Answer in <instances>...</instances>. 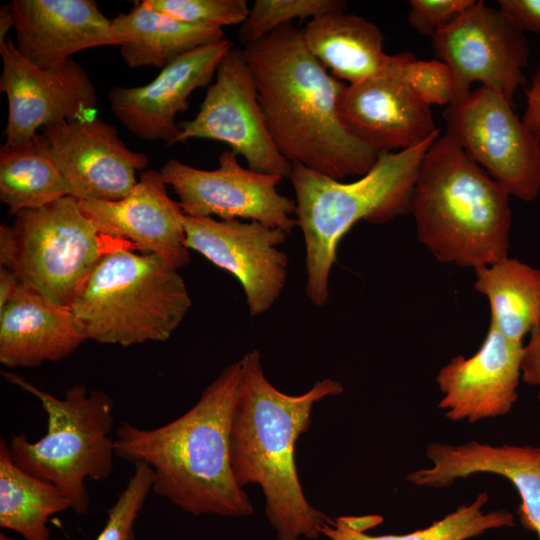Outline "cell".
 <instances>
[{"mask_svg":"<svg viewBox=\"0 0 540 540\" xmlns=\"http://www.w3.org/2000/svg\"><path fill=\"white\" fill-rule=\"evenodd\" d=\"M242 52L268 131L289 162L336 180L372 169L379 154L340 120L346 85L309 52L300 29L285 25Z\"/></svg>","mask_w":540,"mask_h":540,"instance_id":"obj_1","label":"cell"},{"mask_svg":"<svg viewBox=\"0 0 540 540\" xmlns=\"http://www.w3.org/2000/svg\"><path fill=\"white\" fill-rule=\"evenodd\" d=\"M242 376L226 366L187 412L153 429L122 421L115 455L153 474L152 492L194 516L244 517L254 508L234 476L231 429Z\"/></svg>","mask_w":540,"mask_h":540,"instance_id":"obj_2","label":"cell"},{"mask_svg":"<svg viewBox=\"0 0 540 540\" xmlns=\"http://www.w3.org/2000/svg\"><path fill=\"white\" fill-rule=\"evenodd\" d=\"M242 376L231 429V463L243 488L257 484L265 514L279 540L318 538L327 516L310 505L299 481L295 444L311 424L313 406L340 395L333 379L316 381L300 395H288L266 378L257 350L240 360Z\"/></svg>","mask_w":540,"mask_h":540,"instance_id":"obj_3","label":"cell"},{"mask_svg":"<svg viewBox=\"0 0 540 540\" xmlns=\"http://www.w3.org/2000/svg\"><path fill=\"white\" fill-rule=\"evenodd\" d=\"M509 199L446 132L427 150L414 184L417 237L440 262L474 269L493 264L508 256Z\"/></svg>","mask_w":540,"mask_h":540,"instance_id":"obj_4","label":"cell"},{"mask_svg":"<svg viewBox=\"0 0 540 540\" xmlns=\"http://www.w3.org/2000/svg\"><path fill=\"white\" fill-rule=\"evenodd\" d=\"M439 135L409 149L380 154L368 173L351 182L292 164L289 178L305 242V292L314 305L322 307L329 300L337 246L354 224L387 223L411 212L418 170Z\"/></svg>","mask_w":540,"mask_h":540,"instance_id":"obj_5","label":"cell"},{"mask_svg":"<svg viewBox=\"0 0 540 540\" xmlns=\"http://www.w3.org/2000/svg\"><path fill=\"white\" fill-rule=\"evenodd\" d=\"M191 304L178 270L122 247L100 259L71 309L87 340L127 347L170 338Z\"/></svg>","mask_w":540,"mask_h":540,"instance_id":"obj_6","label":"cell"},{"mask_svg":"<svg viewBox=\"0 0 540 540\" xmlns=\"http://www.w3.org/2000/svg\"><path fill=\"white\" fill-rule=\"evenodd\" d=\"M2 375L38 399L47 416V431L39 440L31 442L25 434L11 437L8 447L13 461L27 473L53 483L74 512L86 514L90 505L86 481L104 480L113 470V400L82 384L58 398L15 373Z\"/></svg>","mask_w":540,"mask_h":540,"instance_id":"obj_7","label":"cell"},{"mask_svg":"<svg viewBox=\"0 0 540 540\" xmlns=\"http://www.w3.org/2000/svg\"><path fill=\"white\" fill-rule=\"evenodd\" d=\"M14 216L13 271L21 284L59 305H72L106 253L132 244L101 234L72 196Z\"/></svg>","mask_w":540,"mask_h":540,"instance_id":"obj_8","label":"cell"},{"mask_svg":"<svg viewBox=\"0 0 540 540\" xmlns=\"http://www.w3.org/2000/svg\"><path fill=\"white\" fill-rule=\"evenodd\" d=\"M447 132L510 196L540 194V139L501 94L480 86L449 106Z\"/></svg>","mask_w":540,"mask_h":540,"instance_id":"obj_9","label":"cell"},{"mask_svg":"<svg viewBox=\"0 0 540 540\" xmlns=\"http://www.w3.org/2000/svg\"><path fill=\"white\" fill-rule=\"evenodd\" d=\"M431 39L437 57L453 75L454 96L449 106L463 101L474 82L513 103L517 88L525 81L530 50L524 33L500 9L476 1Z\"/></svg>","mask_w":540,"mask_h":540,"instance_id":"obj_10","label":"cell"},{"mask_svg":"<svg viewBox=\"0 0 540 540\" xmlns=\"http://www.w3.org/2000/svg\"><path fill=\"white\" fill-rule=\"evenodd\" d=\"M179 127L172 145L193 138L224 142L244 157L249 169L290 177L292 163L280 153L268 131L242 49L232 47L226 53L198 113Z\"/></svg>","mask_w":540,"mask_h":540,"instance_id":"obj_11","label":"cell"},{"mask_svg":"<svg viewBox=\"0 0 540 540\" xmlns=\"http://www.w3.org/2000/svg\"><path fill=\"white\" fill-rule=\"evenodd\" d=\"M218 163L204 170L170 159L160 170L185 215L255 221L287 234L297 226L296 202L278 191L282 177L242 167L232 150L223 151Z\"/></svg>","mask_w":540,"mask_h":540,"instance_id":"obj_12","label":"cell"},{"mask_svg":"<svg viewBox=\"0 0 540 540\" xmlns=\"http://www.w3.org/2000/svg\"><path fill=\"white\" fill-rule=\"evenodd\" d=\"M0 55V90L8 100L4 146L25 144L41 128L84 120L96 110L95 86L72 59L57 67L41 68L24 57L10 39L0 44Z\"/></svg>","mask_w":540,"mask_h":540,"instance_id":"obj_13","label":"cell"},{"mask_svg":"<svg viewBox=\"0 0 540 540\" xmlns=\"http://www.w3.org/2000/svg\"><path fill=\"white\" fill-rule=\"evenodd\" d=\"M186 245L241 284L250 315L271 309L285 288L287 233L255 221L184 216Z\"/></svg>","mask_w":540,"mask_h":540,"instance_id":"obj_14","label":"cell"},{"mask_svg":"<svg viewBox=\"0 0 540 540\" xmlns=\"http://www.w3.org/2000/svg\"><path fill=\"white\" fill-rule=\"evenodd\" d=\"M51 155L79 200L118 201L126 197L149 159L131 150L111 124L94 117L60 121L43 129Z\"/></svg>","mask_w":540,"mask_h":540,"instance_id":"obj_15","label":"cell"},{"mask_svg":"<svg viewBox=\"0 0 540 540\" xmlns=\"http://www.w3.org/2000/svg\"><path fill=\"white\" fill-rule=\"evenodd\" d=\"M405 55H394L386 71L346 85L339 101L345 129L379 155L415 147L440 134L430 106L400 75Z\"/></svg>","mask_w":540,"mask_h":540,"instance_id":"obj_16","label":"cell"},{"mask_svg":"<svg viewBox=\"0 0 540 540\" xmlns=\"http://www.w3.org/2000/svg\"><path fill=\"white\" fill-rule=\"evenodd\" d=\"M232 47L227 39L201 46L173 60L146 85L113 87L108 93L112 112L138 138L172 145L180 131L177 114L194 90L211 82Z\"/></svg>","mask_w":540,"mask_h":540,"instance_id":"obj_17","label":"cell"},{"mask_svg":"<svg viewBox=\"0 0 540 540\" xmlns=\"http://www.w3.org/2000/svg\"><path fill=\"white\" fill-rule=\"evenodd\" d=\"M523 352V343L489 326L474 355L456 356L438 372V407L449 420L469 423L508 414L518 398Z\"/></svg>","mask_w":540,"mask_h":540,"instance_id":"obj_18","label":"cell"},{"mask_svg":"<svg viewBox=\"0 0 540 540\" xmlns=\"http://www.w3.org/2000/svg\"><path fill=\"white\" fill-rule=\"evenodd\" d=\"M160 171L144 170L133 190L118 201L79 200L98 231L159 256L176 270L190 262L184 216L171 199Z\"/></svg>","mask_w":540,"mask_h":540,"instance_id":"obj_19","label":"cell"},{"mask_svg":"<svg viewBox=\"0 0 540 540\" xmlns=\"http://www.w3.org/2000/svg\"><path fill=\"white\" fill-rule=\"evenodd\" d=\"M16 47L41 68L60 66L85 49L116 45L107 19L93 0H13Z\"/></svg>","mask_w":540,"mask_h":540,"instance_id":"obj_20","label":"cell"},{"mask_svg":"<svg viewBox=\"0 0 540 540\" xmlns=\"http://www.w3.org/2000/svg\"><path fill=\"white\" fill-rule=\"evenodd\" d=\"M426 456L432 466L407 476L414 485L442 488L477 473L505 477L521 497L520 513L526 527L540 540V447L471 441L460 445L429 444Z\"/></svg>","mask_w":540,"mask_h":540,"instance_id":"obj_21","label":"cell"},{"mask_svg":"<svg viewBox=\"0 0 540 540\" xmlns=\"http://www.w3.org/2000/svg\"><path fill=\"white\" fill-rule=\"evenodd\" d=\"M85 341L71 306L56 304L21 283L0 310V362L6 367L59 361Z\"/></svg>","mask_w":540,"mask_h":540,"instance_id":"obj_22","label":"cell"},{"mask_svg":"<svg viewBox=\"0 0 540 540\" xmlns=\"http://www.w3.org/2000/svg\"><path fill=\"white\" fill-rule=\"evenodd\" d=\"M302 31L309 52L338 80L361 82L386 71L394 58L373 22L345 12L310 19Z\"/></svg>","mask_w":540,"mask_h":540,"instance_id":"obj_23","label":"cell"},{"mask_svg":"<svg viewBox=\"0 0 540 540\" xmlns=\"http://www.w3.org/2000/svg\"><path fill=\"white\" fill-rule=\"evenodd\" d=\"M111 29L124 62L131 68L163 69L189 51L225 39L222 28L185 23L150 9L142 1L111 19Z\"/></svg>","mask_w":540,"mask_h":540,"instance_id":"obj_24","label":"cell"},{"mask_svg":"<svg viewBox=\"0 0 540 540\" xmlns=\"http://www.w3.org/2000/svg\"><path fill=\"white\" fill-rule=\"evenodd\" d=\"M474 270V288L490 305V326L523 343L540 326V270L509 256Z\"/></svg>","mask_w":540,"mask_h":540,"instance_id":"obj_25","label":"cell"},{"mask_svg":"<svg viewBox=\"0 0 540 540\" xmlns=\"http://www.w3.org/2000/svg\"><path fill=\"white\" fill-rule=\"evenodd\" d=\"M71 509L53 483L33 476L13 461L8 443L0 440V526L24 540H49V518Z\"/></svg>","mask_w":540,"mask_h":540,"instance_id":"obj_26","label":"cell"},{"mask_svg":"<svg viewBox=\"0 0 540 540\" xmlns=\"http://www.w3.org/2000/svg\"><path fill=\"white\" fill-rule=\"evenodd\" d=\"M70 196L68 186L49 149L46 137L0 149V200L9 213L45 206Z\"/></svg>","mask_w":540,"mask_h":540,"instance_id":"obj_27","label":"cell"},{"mask_svg":"<svg viewBox=\"0 0 540 540\" xmlns=\"http://www.w3.org/2000/svg\"><path fill=\"white\" fill-rule=\"evenodd\" d=\"M488 498L487 493H481L430 526L407 534H367L368 528L382 521L378 516L327 517L320 533L330 540H468L489 530L514 526V517L506 510L483 511Z\"/></svg>","mask_w":540,"mask_h":540,"instance_id":"obj_28","label":"cell"},{"mask_svg":"<svg viewBox=\"0 0 540 540\" xmlns=\"http://www.w3.org/2000/svg\"><path fill=\"white\" fill-rule=\"evenodd\" d=\"M347 5L343 0H256L241 24L239 38L246 47L295 19L345 12Z\"/></svg>","mask_w":540,"mask_h":540,"instance_id":"obj_29","label":"cell"},{"mask_svg":"<svg viewBox=\"0 0 540 540\" xmlns=\"http://www.w3.org/2000/svg\"><path fill=\"white\" fill-rule=\"evenodd\" d=\"M153 474L144 463L134 465L125 488L107 510V520L95 540H134V526L149 493Z\"/></svg>","mask_w":540,"mask_h":540,"instance_id":"obj_30","label":"cell"},{"mask_svg":"<svg viewBox=\"0 0 540 540\" xmlns=\"http://www.w3.org/2000/svg\"><path fill=\"white\" fill-rule=\"evenodd\" d=\"M150 9L185 23L222 28L242 24L249 7L245 0H143Z\"/></svg>","mask_w":540,"mask_h":540,"instance_id":"obj_31","label":"cell"},{"mask_svg":"<svg viewBox=\"0 0 540 540\" xmlns=\"http://www.w3.org/2000/svg\"><path fill=\"white\" fill-rule=\"evenodd\" d=\"M400 75L411 91L425 104H451L454 80L449 67L440 60H418L406 52Z\"/></svg>","mask_w":540,"mask_h":540,"instance_id":"obj_32","label":"cell"},{"mask_svg":"<svg viewBox=\"0 0 540 540\" xmlns=\"http://www.w3.org/2000/svg\"><path fill=\"white\" fill-rule=\"evenodd\" d=\"M475 0H411L409 24L420 34L432 37L475 4Z\"/></svg>","mask_w":540,"mask_h":540,"instance_id":"obj_33","label":"cell"},{"mask_svg":"<svg viewBox=\"0 0 540 540\" xmlns=\"http://www.w3.org/2000/svg\"><path fill=\"white\" fill-rule=\"evenodd\" d=\"M499 9L523 33L540 34V0H500Z\"/></svg>","mask_w":540,"mask_h":540,"instance_id":"obj_34","label":"cell"},{"mask_svg":"<svg viewBox=\"0 0 540 540\" xmlns=\"http://www.w3.org/2000/svg\"><path fill=\"white\" fill-rule=\"evenodd\" d=\"M530 334L529 342L524 346L521 377L525 383L539 388L540 400V326Z\"/></svg>","mask_w":540,"mask_h":540,"instance_id":"obj_35","label":"cell"},{"mask_svg":"<svg viewBox=\"0 0 540 540\" xmlns=\"http://www.w3.org/2000/svg\"><path fill=\"white\" fill-rule=\"evenodd\" d=\"M524 124L540 139V69L535 73L527 91Z\"/></svg>","mask_w":540,"mask_h":540,"instance_id":"obj_36","label":"cell"},{"mask_svg":"<svg viewBox=\"0 0 540 540\" xmlns=\"http://www.w3.org/2000/svg\"><path fill=\"white\" fill-rule=\"evenodd\" d=\"M18 252V245L13 226L2 224L0 226V264L1 267L14 268Z\"/></svg>","mask_w":540,"mask_h":540,"instance_id":"obj_37","label":"cell"},{"mask_svg":"<svg viewBox=\"0 0 540 540\" xmlns=\"http://www.w3.org/2000/svg\"><path fill=\"white\" fill-rule=\"evenodd\" d=\"M19 285L20 280L12 269L0 267V310L8 303Z\"/></svg>","mask_w":540,"mask_h":540,"instance_id":"obj_38","label":"cell"},{"mask_svg":"<svg viewBox=\"0 0 540 540\" xmlns=\"http://www.w3.org/2000/svg\"><path fill=\"white\" fill-rule=\"evenodd\" d=\"M14 27L11 4L3 5L0 9V44L7 39V34Z\"/></svg>","mask_w":540,"mask_h":540,"instance_id":"obj_39","label":"cell"},{"mask_svg":"<svg viewBox=\"0 0 540 540\" xmlns=\"http://www.w3.org/2000/svg\"><path fill=\"white\" fill-rule=\"evenodd\" d=\"M0 540H14V539H12V538L8 537L7 535L1 533Z\"/></svg>","mask_w":540,"mask_h":540,"instance_id":"obj_40","label":"cell"}]
</instances>
